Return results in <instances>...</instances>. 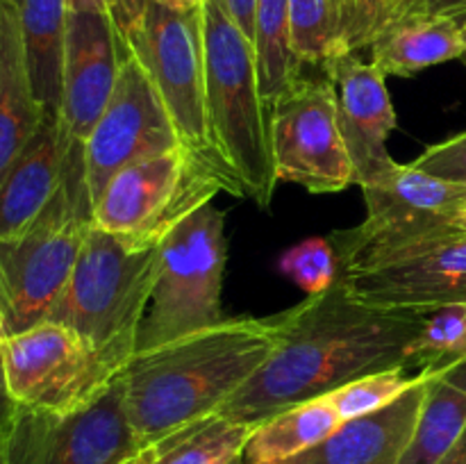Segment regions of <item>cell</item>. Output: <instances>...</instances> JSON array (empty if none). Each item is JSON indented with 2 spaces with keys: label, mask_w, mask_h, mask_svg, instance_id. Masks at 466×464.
<instances>
[{
  "label": "cell",
  "mask_w": 466,
  "mask_h": 464,
  "mask_svg": "<svg viewBox=\"0 0 466 464\" xmlns=\"http://www.w3.org/2000/svg\"><path fill=\"white\" fill-rule=\"evenodd\" d=\"M118 39L141 62L182 144L209 159L200 7L173 9L148 0L137 25Z\"/></svg>",
  "instance_id": "7c38bea8"
},
{
  "label": "cell",
  "mask_w": 466,
  "mask_h": 464,
  "mask_svg": "<svg viewBox=\"0 0 466 464\" xmlns=\"http://www.w3.org/2000/svg\"><path fill=\"white\" fill-rule=\"evenodd\" d=\"M271 148L278 182L309 194H335L355 185V171L337 118L335 82L300 73L271 105Z\"/></svg>",
  "instance_id": "8fae6325"
},
{
  "label": "cell",
  "mask_w": 466,
  "mask_h": 464,
  "mask_svg": "<svg viewBox=\"0 0 466 464\" xmlns=\"http://www.w3.org/2000/svg\"><path fill=\"white\" fill-rule=\"evenodd\" d=\"M414 7H417V0H376V25H373V35H376L378 30H382L387 23L414 12ZM369 44H371V41H369Z\"/></svg>",
  "instance_id": "1f68e13d"
},
{
  "label": "cell",
  "mask_w": 466,
  "mask_h": 464,
  "mask_svg": "<svg viewBox=\"0 0 466 464\" xmlns=\"http://www.w3.org/2000/svg\"><path fill=\"white\" fill-rule=\"evenodd\" d=\"M412 164L432 176L466 185V130L440 141V144L428 146Z\"/></svg>",
  "instance_id": "f546056e"
},
{
  "label": "cell",
  "mask_w": 466,
  "mask_h": 464,
  "mask_svg": "<svg viewBox=\"0 0 466 464\" xmlns=\"http://www.w3.org/2000/svg\"><path fill=\"white\" fill-rule=\"evenodd\" d=\"M16 7L32 89L46 114H59L71 9L66 0H16Z\"/></svg>",
  "instance_id": "44dd1931"
},
{
  "label": "cell",
  "mask_w": 466,
  "mask_h": 464,
  "mask_svg": "<svg viewBox=\"0 0 466 464\" xmlns=\"http://www.w3.org/2000/svg\"><path fill=\"white\" fill-rule=\"evenodd\" d=\"M414 12L440 14V16H451V18H464L466 0H417Z\"/></svg>",
  "instance_id": "e575fe53"
},
{
  "label": "cell",
  "mask_w": 466,
  "mask_h": 464,
  "mask_svg": "<svg viewBox=\"0 0 466 464\" xmlns=\"http://www.w3.org/2000/svg\"><path fill=\"white\" fill-rule=\"evenodd\" d=\"M255 64L264 103H276L278 96L305 71L294 57L289 41V0H258L253 32Z\"/></svg>",
  "instance_id": "cb8c5ba5"
},
{
  "label": "cell",
  "mask_w": 466,
  "mask_h": 464,
  "mask_svg": "<svg viewBox=\"0 0 466 464\" xmlns=\"http://www.w3.org/2000/svg\"><path fill=\"white\" fill-rule=\"evenodd\" d=\"M278 268L308 296L321 294L339 277V262L328 237H309L287 248Z\"/></svg>",
  "instance_id": "f1b7e54d"
},
{
  "label": "cell",
  "mask_w": 466,
  "mask_h": 464,
  "mask_svg": "<svg viewBox=\"0 0 466 464\" xmlns=\"http://www.w3.org/2000/svg\"><path fill=\"white\" fill-rule=\"evenodd\" d=\"M337 89V118L355 171L362 187L396 166L387 141L396 130V112L387 91V77L364 62L360 53H344L321 68Z\"/></svg>",
  "instance_id": "9a60e30c"
},
{
  "label": "cell",
  "mask_w": 466,
  "mask_h": 464,
  "mask_svg": "<svg viewBox=\"0 0 466 464\" xmlns=\"http://www.w3.org/2000/svg\"><path fill=\"white\" fill-rule=\"evenodd\" d=\"M466 355V305H449L426 314L408 353L410 368H437Z\"/></svg>",
  "instance_id": "83f0119b"
},
{
  "label": "cell",
  "mask_w": 466,
  "mask_h": 464,
  "mask_svg": "<svg viewBox=\"0 0 466 464\" xmlns=\"http://www.w3.org/2000/svg\"><path fill=\"white\" fill-rule=\"evenodd\" d=\"M205 126L208 153L228 191L268 209L278 189L271 148V109L258 80L253 41L223 0H203Z\"/></svg>",
  "instance_id": "3957f363"
},
{
  "label": "cell",
  "mask_w": 466,
  "mask_h": 464,
  "mask_svg": "<svg viewBox=\"0 0 466 464\" xmlns=\"http://www.w3.org/2000/svg\"><path fill=\"white\" fill-rule=\"evenodd\" d=\"M0 359L14 403L50 412L85 408L121 376L85 337L55 321L3 337Z\"/></svg>",
  "instance_id": "30bf717a"
},
{
  "label": "cell",
  "mask_w": 466,
  "mask_h": 464,
  "mask_svg": "<svg viewBox=\"0 0 466 464\" xmlns=\"http://www.w3.org/2000/svg\"><path fill=\"white\" fill-rule=\"evenodd\" d=\"M121 39L107 14L71 12L62 76V116L73 139L85 144L114 94Z\"/></svg>",
  "instance_id": "2e32d148"
},
{
  "label": "cell",
  "mask_w": 466,
  "mask_h": 464,
  "mask_svg": "<svg viewBox=\"0 0 466 464\" xmlns=\"http://www.w3.org/2000/svg\"><path fill=\"white\" fill-rule=\"evenodd\" d=\"M460 36H462V62L466 64V16L460 18Z\"/></svg>",
  "instance_id": "b9f144b4"
},
{
  "label": "cell",
  "mask_w": 466,
  "mask_h": 464,
  "mask_svg": "<svg viewBox=\"0 0 466 464\" xmlns=\"http://www.w3.org/2000/svg\"><path fill=\"white\" fill-rule=\"evenodd\" d=\"M44 116L27 73L16 0H0V177L30 144Z\"/></svg>",
  "instance_id": "d6986e66"
},
{
  "label": "cell",
  "mask_w": 466,
  "mask_h": 464,
  "mask_svg": "<svg viewBox=\"0 0 466 464\" xmlns=\"http://www.w3.org/2000/svg\"><path fill=\"white\" fill-rule=\"evenodd\" d=\"M162 449H164V441L159 446H150V449H144L139 455H137L135 459H132L130 464H157Z\"/></svg>",
  "instance_id": "f35d334b"
},
{
  "label": "cell",
  "mask_w": 466,
  "mask_h": 464,
  "mask_svg": "<svg viewBox=\"0 0 466 464\" xmlns=\"http://www.w3.org/2000/svg\"><path fill=\"white\" fill-rule=\"evenodd\" d=\"M71 12H96L107 14L109 18H116L118 14V0H66Z\"/></svg>",
  "instance_id": "d590c367"
},
{
  "label": "cell",
  "mask_w": 466,
  "mask_h": 464,
  "mask_svg": "<svg viewBox=\"0 0 466 464\" xmlns=\"http://www.w3.org/2000/svg\"><path fill=\"white\" fill-rule=\"evenodd\" d=\"M80 146L59 114H46L30 144L0 177V239L35 226L66 182Z\"/></svg>",
  "instance_id": "e0dca14e"
},
{
  "label": "cell",
  "mask_w": 466,
  "mask_h": 464,
  "mask_svg": "<svg viewBox=\"0 0 466 464\" xmlns=\"http://www.w3.org/2000/svg\"><path fill=\"white\" fill-rule=\"evenodd\" d=\"M451 226H453V227H458V230L466 232V203L462 205V209H460V212H458V217L453 218V223H451Z\"/></svg>",
  "instance_id": "60d3db41"
},
{
  "label": "cell",
  "mask_w": 466,
  "mask_h": 464,
  "mask_svg": "<svg viewBox=\"0 0 466 464\" xmlns=\"http://www.w3.org/2000/svg\"><path fill=\"white\" fill-rule=\"evenodd\" d=\"M289 41L294 57L319 71L339 55L353 53L337 0H289Z\"/></svg>",
  "instance_id": "d4e9b609"
},
{
  "label": "cell",
  "mask_w": 466,
  "mask_h": 464,
  "mask_svg": "<svg viewBox=\"0 0 466 464\" xmlns=\"http://www.w3.org/2000/svg\"><path fill=\"white\" fill-rule=\"evenodd\" d=\"M176 126L137 55L121 41L114 94L85 141V180L91 203L118 171L180 146Z\"/></svg>",
  "instance_id": "4fadbf2b"
},
{
  "label": "cell",
  "mask_w": 466,
  "mask_h": 464,
  "mask_svg": "<svg viewBox=\"0 0 466 464\" xmlns=\"http://www.w3.org/2000/svg\"><path fill=\"white\" fill-rule=\"evenodd\" d=\"M466 432V355L432 368L412 441L399 464H437Z\"/></svg>",
  "instance_id": "7402d4cb"
},
{
  "label": "cell",
  "mask_w": 466,
  "mask_h": 464,
  "mask_svg": "<svg viewBox=\"0 0 466 464\" xmlns=\"http://www.w3.org/2000/svg\"><path fill=\"white\" fill-rule=\"evenodd\" d=\"M276 318V350L228 400L221 417L259 426L291 405L328 396L367 373L410 368V346L426 314L373 308L337 277L326 291L282 309Z\"/></svg>",
  "instance_id": "6da1fadb"
},
{
  "label": "cell",
  "mask_w": 466,
  "mask_h": 464,
  "mask_svg": "<svg viewBox=\"0 0 466 464\" xmlns=\"http://www.w3.org/2000/svg\"><path fill=\"white\" fill-rule=\"evenodd\" d=\"M255 426L212 417L209 421L164 441L157 464H232L244 455Z\"/></svg>",
  "instance_id": "484cf974"
},
{
  "label": "cell",
  "mask_w": 466,
  "mask_h": 464,
  "mask_svg": "<svg viewBox=\"0 0 466 464\" xmlns=\"http://www.w3.org/2000/svg\"><path fill=\"white\" fill-rule=\"evenodd\" d=\"M280 339L276 314L226 317L132 355L121 373L123 409L141 449L221 414L267 364Z\"/></svg>",
  "instance_id": "7a4b0ae2"
},
{
  "label": "cell",
  "mask_w": 466,
  "mask_h": 464,
  "mask_svg": "<svg viewBox=\"0 0 466 464\" xmlns=\"http://www.w3.org/2000/svg\"><path fill=\"white\" fill-rule=\"evenodd\" d=\"M157 3L167 5V7H173V9H196L203 5V0H157Z\"/></svg>",
  "instance_id": "ab89813d"
},
{
  "label": "cell",
  "mask_w": 466,
  "mask_h": 464,
  "mask_svg": "<svg viewBox=\"0 0 466 464\" xmlns=\"http://www.w3.org/2000/svg\"><path fill=\"white\" fill-rule=\"evenodd\" d=\"M14 400L12 396L7 394V387H5V373H3V359H0V426H3V421L7 419L9 409H12Z\"/></svg>",
  "instance_id": "74e56055"
},
{
  "label": "cell",
  "mask_w": 466,
  "mask_h": 464,
  "mask_svg": "<svg viewBox=\"0 0 466 464\" xmlns=\"http://www.w3.org/2000/svg\"><path fill=\"white\" fill-rule=\"evenodd\" d=\"M371 64L385 77H412L437 64L462 57L460 18L410 12L373 35Z\"/></svg>",
  "instance_id": "ffe728a7"
},
{
  "label": "cell",
  "mask_w": 466,
  "mask_h": 464,
  "mask_svg": "<svg viewBox=\"0 0 466 464\" xmlns=\"http://www.w3.org/2000/svg\"><path fill=\"white\" fill-rule=\"evenodd\" d=\"M432 368L417 387L387 408L346 419L321 444L285 464H399L412 441Z\"/></svg>",
  "instance_id": "ac0fdd59"
},
{
  "label": "cell",
  "mask_w": 466,
  "mask_h": 464,
  "mask_svg": "<svg viewBox=\"0 0 466 464\" xmlns=\"http://www.w3.org/2000/svg\"><path fill=\"white\" fill-rule=\"evenodd\" d=\"M232 464H246V462H244V458H239V459H235V462H232Z\"/></svg>",
  "instance_id": "7bdbcfd3"
},
{
  "label": "cell",
  "mask_w": 466,
  "mask_h": 464,
  "mask_svg": "<svg viewBox=\"0 0 466 464\" xmlns=\"http://www.w3.org/2000/svg\"><path fill=\"white\" fill-rule=\"evenodd\" d=\"M337 262L350 294L373 308L431 314L466 305V232L453 226L369 246Z\"/></svg>",
  "instance_id": "52a82bcc"
},
{
  "label": "cell",
  "mask_w": 466,
  "mask_h": 464,
  "mask_svg": "<svg viewBox=\"0 0 466 464\" xmlns=\"http://www.w3.org/2000/svg\"><path fill=\"white\" fill-rule=\"evenodd\" d=\"M230 12V16L235 18L237 25L244 30V35L253 41V32H255V5L258 0H223Z\"/></svg>",
  "instance_id": "836d02e7"
},
{
  "label": "cell",
  "mask_w": 466,
  "mask_h": 464,
  "mask_svg": "<svg viewBox=\"0 0 466 464\" xmlns=\"http://www.w3.org/2000/svg\"><path fill=\"white\" fill-rule=\"evenodd\" d=\"M94 203L85 180V144L66 182L32 227L0 239V317L5 337L46 321L66 289L86 235Z\"/></svg>",
  "instance_id": "5b68a950"
},
{
  "label": "cell",
  "mask_w": 466,
  "mask_h": 464,
  "mask_svg": "<svg viewBox=\"0 0 466 464\" xmlns=\"http://www.w3.org/2000/svg\"><path fill=\"white\" fill-rule=\"evenodd\" d=\"M360 189L367 205V218L328 237L337 257L449 227L466 203L464 182L432 176L412 162L396 164L391 171Z\"/></svg>",
  "instance_id": "5bb4252c"
},
{
  "label": "cell",
  "mask_w": 466,
  "mask_h": 464,
  "mask_svg": "<svg viewBox=\"0 0 466 464\" xmlns=\"http://www.w3.org/2000/svg\"><path fill=\"white\" fill-rule=\"evenodd\" d=\"M437 464H466V432L460 437L458 444H455Z\"/></svg>",
  "instance_id": "8d00e7d4"
},
{
  "label": "cell",
  "mask_w": 466,
  "mask_h": 464,
  "mask_svg": "<svg viewBox=\"0 0 466 464\" xmlns=\"http://www.w3.org/2000/svg\"><path fill=\"white\" fill-rule=\"evenodd\" d=\"M162 241L91 226L66 289L46 321L85 337L118 371L137 353L141 323L159 276Z\"/></svg>",
  "instance_id": "277c9868"
},
{
  "label": "cell",
  "mask_w": 466,
  "mask_h": 464,
  "mask_svg": "<svg viewBox=\"0 0 466 464\" xmlns=\"http://www.w3.org/2000/svg\"><path fill=\"white\" fill-rule=\"evenodd\" d=\"M0 328H3V317H0ZM3 335H5V328H3Z\"/></svg>",
  "instance_id": "ee69618b"
},
{
  "label": "cell",
  "mask_w": 466,
  "mask_h": 464,
  "mask_svg": "<svg viewBox=\"0 0 466 464\" xmlns=\"http://www.w3.org/2000/svg\"><path fill=\"white\" fill-rule=\"evenodd\" d=\"M146 5H148V0H118V14L114 18V27H116L118 36H126L137 25Z\"/></svg>",
  "instance_id": "d6a6232c"
},
{
  "label": "cell",
  "mask_w": 466,
  "mask_h": 464,
  "mask_svg": "<svg viewBox=\"0 0 466 464\" xmlns=\"http://www.w3.org/2000/svg\"><path fill=\"white\" fill-rule=\"evenodd\" d=\"M141 450L123 409L121 376L71 412L14 403L0 426V464H126Z\"/></svg>",
  "instance_id": "9c48e42d"
},
{
  "label": "cell",
  "mask_w": 466,
  "mask_h": 464,
  "mask_svg": "<svg viewBox=\"0 0 466 464\" xmlns=\"http://www.w3.org/2000/svg\"><path fill=\"white\" fill-rule=\"evenodd\" d=\"M339 423V414L328 396L291 405L255 426L241 458L246 464H285L321 444Z\"/></svg>",
  "instance_id": "603a6c76"
},
{
  "label": "cell",
  "mask_w": 466,
  "mask_h": 464,
  "mask_svg": "<svg viewBox=\"0 0 466 464\" xmlns=\"http://www.w3.org/2000/svg\"><path fill=\"white\" fill-rule=\"evenodd\" d=\"M226 259V214L214 203L196 209L168 232L137 353L226 318L221 308Z\"/></svg>",
  "instance_id": "8992f818"
},
{
  "label": "cell",
  "mask_w": 466,
  "mask_h": 464,
  "mask_svg": "<svg viewBox=\"0 0 466 464\" xmlns=\"http://www.w3.org/2000/svg\"><path fill=\"white\" fill-rule=\"evenodd\" d=\"M426 373L428 368L412 371V368L405 367L367 373V376L346 382L339 389L330 391V394H328V400H330L332 408L337 409L341 421H346V419L378 412V409L391 405L394 400H399L400 396L408 394L412 387H417L419 382L426 378Z\"/></svg>",
  "instance_id": "4316f807"
},
{
  "label": "cell",
  "mask_w": 466,
  "mask_h": 464,
  "mask_svg": "<svg viewBox=\"0 0 466 464\" xmlns=\"http://www.w3.org/2000/svg\"><path fill=\"white\" fill-rule=\"evenodd\" d=\"M344 23L346 41L353 53L369 48L376 25V0H337Z\"/></svg>",
  "instance_id": "4dcf8cb0"
},
{
  "label": "cell",
  "mask_w": 466,
  "mask_h": 464,
  "mask_svg": "<svg viewBox=\"0 0 466 464\" xmlns=\"http://www.w3.org/2000/svg\"><path fill=\"white\" fill-rule=\"evenodd\" d=\"M218 191H228L218 168L180 144L118 171L94 203V226L114 235L164 241L196 209L214 203Z\"/></svg>",
  "instance_id": "ba28073f"
}]
</instances>
